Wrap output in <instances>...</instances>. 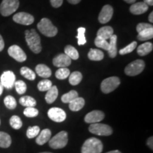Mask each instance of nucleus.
<instances>
[{
  "instance_id": "nucleus-30",
  "label": "nucleus",
  "mask_w": 153,
  "mask_h": 153,
  "mask_svg": "<svg viewBox=\"0 0 153 153\" xmlns=\"http://www.w3.org/2000/svg\"><path fill=\"white\" fill-rule=\"evenodd\" d=\"M20 73L26 79L33 81L36 79V73L33 70H30L27 67H22L20 70Z\"/></svg>"
},
{
  "instance_id": "nucleus-18",
  "label": "nucleus",
  "mask_w": 153,
  "mask_h": 153,
  "mask_svg": "<svg viewBox=\"0 0 153 153\" xmlns=\"http://www.w3.org/2000/svg\"><path fill=\"white\" fill-rule=\"evenodd\" d=\"M109 45H108V48L107 50V52L108 53L110 57L114 58L117 55V36L114 34L110 38Z\"/></svg>"
},
{
  "instance_id": "nucleus-9",
  "label": "nucleus",
  "mask_w": 153,
  "mask_h": 153,
  "mask_svg": "<svg viewBox=\"0 0 153 153\" xmlns=\"http://www.w3.org/2000/svg\"><path fill=\"white\" fill-rule=\"evenodd\" d=\"M48 116L50 119L57 123H61L66 119L67 115L64 110L57 107H53L48 111Z\"/></svg>"
},
{
  "instance_id": "nucleus-26",
  "label": "nucleus",
  "mask_w": 153,
  "mask_h": 153,
  "mask_svg": "<svg viewBox=\"0 0 153 153\" xmlns=\"http://www.w3.org/2000/svg\"><path fill=\"white\" fill-rule=\"evenodd\" d=\"M153 37V27L147 28L143 31L138 33L137 38L139 41H148V40L152 39Z\"/></svg>"
},
{
  "instance_id": "nucleus-13",
  "label": "nucleus",
  "mask_w": 153,
  "mask_h": 153,
  "mask_svg": "<svg viewBox=\"0 0 153 153\" xmlns=\"http://www.w3.org/2000/svg\"><path fill=\"white\" fill-rule=\"evenodd\" d=\"M105 117L104 113L101 111L94 110L88 113L85 117V120L87 123H97L100 122L104 119Z\"/></svg>"
},
{
  "instance_id": "nucleus-16",
  "label": "nucleus",
  "mask_w": 153,
  "mask_h": 153,
  "mask_svg": "<svg viewBox=\"0 0 153 153\" xmlns=\"http://www.w3.org/2000/svg\"><path fill=\"white\" fill-rule=\"evenodd\" d=\"M149 6L145 2L133 3L130 7V11L133 14L140 15L146 12L148 10Z\"/></svg>"
},
{
  "instance_id": "nucleus-6",
  "label": "nucleus",
  "mask_w": 153,
  "mask_h": 153,
  "mask_svg": "<svg viewBox=\"0 0 153 153\" xmlns=\"http://www.w3.org/2000/svg\"><path fill=\"white\" fill-rule=\"evenodd\" d=\"M89 131L90 133L101 136H108L113 133V130L108 125L104 123H92L89 126Z\"/></svg>"
},
{
  "instance_id": "nucleus-11",
  "label": "nucleus",
  "mask_w": 153,
  "mask_h": 153,
  "mask_svg": "<svg viewBox=\"0 0 153 153\" xmlns=\"http://www.w3.org/2000/svg\"><path fill=\"white\" fill-rule=\"evenodd\" d=\"M8 53L12 58H14L17 62H23L27 59V56H26L24 51L16 45H13L11 47H9L8 49Z\"/></svg>"
},
{
  "instance_id": "nucleus-21",
  "label": "nucleus",
  "mask_w": 153,
  "mask_h": 153,
  "mask_svg": "<svg viewBox=\"0 0 153 153\" xmlns=\"http://www.w3.org/2000/svg\"><path fill=\"white\" fill-rule=\"evenodd\" d=\"M57 96H58V89H57L56 86H52L51 89L47 91L45 99L48 104H51L56 100Z\"/></svg>"
},
{
  "instance_id": "nucleus-24",
  "label": "nucleus",
  "mask_w": 153,
  "mask_h": 153,
  "mask_svg": "<svg viewBox=\"0 0 153 153\" xmlns=\"http://www.w3.org/2000/svg\"><path fill=\"white\" fill-rule=\"evenodd\" d=\"M104 54L101 51L98 49H90L88 53V57L89 60L93 61H100L104 59Z\"/></svg>"
},
{
  "instance_id": "nucleus-45",
  "label": "nucleus",
  "mask_w": 153,
  "mask_h": 153,
  "mask_svg": "<svg viewBox=\"0 0 153 153\" xmlns=\"http://www.w3.org/2000/svg\"><path fill=\"white\" fill-rule=\"evenodd\" d=\"M4 48V41L2 36L0 35V52L2 51Z\"/></svg>"
},
{
  "instance_id": "nucleus-34",
  "label": "nucleus",
  "mask_w": 153,
  "mask_h": 153,
  "mask_svg": "<svg viewBox=\"0 0 153 153\" xmlns=\"http://www.w3.org/2000/svg\"><path fill=\"white\" fill-rule=\"evenodd\" d=\"M85 32L86 28L84 27H79L77 29V36L76 38L78 39V45H85L87 43V39L85 37Z\"/></svg>"
},
{
  "instance_id": "nucleus-33",
  "label": "nucleus",
  "mask_w": 153,
  "mask_h": 153,
  "mask_svg": "<svg viewBox=\"0 0 153 153\" xmlns=\"http://www.w3.org/2000/svg\"><path fill=\"white\" fill-rule=\"evenodd\" d=\"M9 123H10L11 127L15 130L20 129L23 125L22 119L18 116H11L10 120H9Z\"/></svg>"
},
{
  "instance_id": "nucleus-4",
  "label": "nucleus",
  "mask_w": 153,
  "mask_h": 153,
  "mask_svg": "<svg viewBox=\"0 0 153 153\" xmlns=\"http://www.w3.org/2000/svg\"><path fill=\"white\" fill-rule=\"evenodd\" d=\"M49 145L53 149H62L68 143V134L66 131H60L50 139Z\"/></svg>"
},
{
  "instance_id": "nucleus-10",
  "label": "nucleus",
  "mask_w": 153,
  "mask_h": 153,
  "mask_svg": "<svg viewBox=\"0 0 153 153\" xmlns=\"http://www.w3.org/2000/svg\"><path fill=\"white\" fill-rule=\"evenodd\" d=\"M16 82V76L14 73L11 71L4 72L0 77V82L3 85L4 88L7 89H12Z\"/></svg>"
},
{
  "instance_id": "nucleus-3",
  "label": "nucleus",
  "mask_w": 153,
  "mask_h": 153,
  "mask_svg": "<svg viewBox=\"0 0 153 153\" xmlns=\"http://www.w3.org/2000/svg\"><path fill=\"white\" fill-rule=\"evenodd\" d=\"M38 30L47 37H54L57 33V28L54 26L50 19H42L37 25Z\"/></svg>"
},
{
  "instance_id": "nucleus-25",
  "label": "nucleus",
  "mask_w": 153,
  "mask_h": 153,
  "mask_svg": "<svg viewBox=\"0 0 153 153\" xmlns=\"http://www.w3.org/2000/svg\"><path fill=\"white\" fill-rule=\"evenodd\" d=\"M11 144V136L4 132L0 131V148H7Z\"/></svg>"
},
{
  "instance_id": "nucleus-39",
  "label": "nucleus",
  "mask_w": 153,
  "mask_h": 153,
  "mask_svg": "<svg viewBox=\"0 0 153 153\" xmlns=\"http://www.w3.org/2000/svg\"><path fill=\"white\" fill-rule=\"evenodd\" d=\"M137 43L136 41L132 42L131 43H130L129 45H128L127 46H126L124 48L120 49L119 51V54L123 55L128 54V53H131L135 49V48L137 47Z\"/></svg>"
},
{
  "instance_id": "nucleus-1",
  "label": "nucleus",
  "mask_w": 153,
  "mask_h": 153,
  "mask_svg": "<svg viewBox=\"0 0 153 153\" xmlns=\"http://www.w3.org/2000/svg\"><path fill=\"white\" fill-rule=\"evenodd\" d=\"M26 41L30 51L36 54L41 53L42 50L41 38L34 29L27 30L25 32Z\"/></svg>"
},
{
  "instance_id": "nucleus-20",
  "label": "nucleus",
  "mask_w": 153,
  "mask_h": 153,
  "mask_svg": "<svg viewBox=\"0 0 153 153\" xmlns=\"http://www.w3.org/2000/svg\"><path fill=\"white\" fill-rule=\"evenodd\" d=\"M36 72L38 76L43 78H48L52 74L51 70L45 65L39 64L36 67Z\"/></svg>"
},
{
  "instance_id": "nucleus-5",
  "label": "nucleus",
  "mask_w": 153,
  "mask_h": 153,
  "mask_svg": "<svg viewBox=\"0 0 153 153\" xmlns=\"http://www.w3.org/2000/svg\"><path fill=\"white\" fill-rule=\"evenodd\" d=\"M19 7V0H2L0 5V13L4 16H9L14 13Z\"/></svg>"
},
{
  "instance_id": "nucleus-53",
  "label": "nucleus",
  "mask_w": 153,
  "mask_h": 153,
  "mask_svg": "<svg viewBox=\"0 0 153 153\" xmlns=\"http://www.w3.org/2000/svg\"><path fill=\"white\" fill-rule=\"evenodd\" d=\"M0 124H1V120H0Z\"/></svg>"
},
{
  "instance_id": "nucleus-7",
  "label": "nucleus",
  "mask_w": 153,
  "mask_h": 153,
  "mask_svg": "<svg viewBox=\"0 0 153 153\" xmlns=\"http://www.w3.org/2000/svg\"><path fill=\"white\" fill-rule=\"evenodd\" d=\"M120 79L117 76H111L103 80L101 84V89L103 93L109 94L114 91L120 85Z\"/></svg>"
},
{
  "instance_id": "nucleus-29",
  "label": "nucleus",
  "mask_w": 153,
  "mask_h": 153,
  "mask_svg": "<svg viewBox=\"0 0 153 153\" xmlns=\"http://www.w3.org/2000/svg\"><path fill=\"white\" fill-rule=\"evenodd\" d=\"M65 54L68 55L71 60H77L79 58V53L75 48L72 45H67L65 48Z\"/></svg>"
},
{
  "instance_id": "nucleus-31",
  "label": "nucleus",
  "mask_w": 153,
  "mask_h": 153,
  "mask_svg": "<svg viewBox=\"0 0 153 153\" xmlns=\"http://www.w3.org/2000/svg\"><path fill=\"white\" fill-rule=\"evenodd\" d=\"M78 97V93L75 90H71L68 93L65 94L61 97V100L63 103H70L72 100Z\"/></svg>"
},
{
  "instance_id": "nucleus-52",
  "label": "nucleus",
  "mask_w": 153,
  "mask_h": 153,
  "mask_svg": "<svg viewBox=\"0 0 153 153\" xmlns=\"http://www.w3.org/2000/svg\"><path fill=\"white\" fill-rule=\"evenodd\" d=\"M41 153H52V152H41Z\"/></svg>"
},
{
  "instance_id": "nucleus-49",
  "label": "nucleus",
  "mask_w": 153,
  "mask_h": 153,
  "mask_svg": "<svg viewBox=\"0 0 153 153\" xmlns=\"http://www.w3.org/2000/svg\"><path fill=\"white\" fill-rule=\"evenodd\" d=\"M3 90H4V87L3 85H1V82H0V96H1V94L3 93Z\"/></svg>"
},
{
  "instance_id": "nucleus-32",
  "label": "nucleus",
  "mask_w": 153,
  "mask_h": 153,
  "mask_svg": "<svg viewBox=\"0 0 153 153\" xmlns=\"http://www.w3.org/2000/svg\"><path fill=\"white\" fill-rule=\"evenodd\" d=\"M70 74V71L67 68H60L55 72V76L58 79H65Z\"/></svg>"
},
{
  "instance_id": "nucleus-38",
  "label": "nucleus",
  "mask_w": 153,
  "mask_h": 153,
  "mask_svg": "<svg viewBox=\"0 0 153 153\" xmlns=\"http://www.w3.org/2000/svg\"><path fill=\"white\" fill-rule=\"evenodd\" d=\"M40 131H41L40 128L37 126H30V127H28L27 131H26V136L30 139L37 137L40 133Z\"/></svg>"
},
{
  "instance_id": "nucleus-48",
  "label": "nucleus",
  "mask_w": 153,
  "mask_h": 153,
  "mask_svg": "<svg viewBox=\"0 0 153 153\" xmlns=\"http://www.w3.org/2000/svg\"><path fill=\"white\" fill-rule=\"evenodd\" d=\"M148 20H149V22H150V23H152L153 22V12H152V11L150 13V14L149 15Z\"/></svg>"
},
{
  "instance_id": "nucleus-27",
  "label": "nucleus",
  "mask_w": 153,
  "mask_h": 153,
  "mask_svg": "<svg viewBox=\"0 0 153 153\" xmlns=\"http://www.w3.org/2000/svg\"><path fill=\"white\" fill-rule=\"evenodd\" d=\"M19 103L25 107H35L36 105V99L30 96H24L21 97Z\"/></svg>"
},
{
  "instance_id": "nucleus-17",
  "label": "nucleus",
  "mask_w": 153,
  "mask_h": 153,
  "mask_svg": "<svg viewBox=\"0 0 153 153\" xmlns=\"http://www.w3.org/2000/svg\"><path fill=\"white\" fill-rule=\"evenodd\" d=\"M51 135H52V133H51V130L48 128L40 131L39 134H38L37 137H36V143L39 145H43L45 144V143L50 140V139L51 137Z\"/></svg>"
},
{
  "instance_id": "nucleus-43",
  "label": "nucleus",
  "mask_w": 153,
  "mask_h": 153,
  "mask_svg": "<svg viewBox=\"0 0 153 153\" xmlns=\"http://www.w3.org/2000/svg\"><path fill=\"white\" fill-rule=\"evenodd\" d=\"M63 0H51V4L54 8H58L62 6Z\"/></svg>"
},
{
  "instance_id": "nucleus-23",
  "label": "nucleus",
  "mask_w": 153,
  "mask_h": 153,
  "mask_svg": "<svg viewBox=\"0 0 153 153\" xmlns=\"http://www.w3.org/2000/svg\"><path fill=\"white\" fill-rule=\"evenodd\" d=\"M152 43H150V42H147V43L141 44L140 45L137 47V53L140 56H145V55L149 54L152 51Z\"/></svg>"
},
{
  "instance_id": "nucleus-12",
  "label": "nucleus",
  "mask_w": 153,
  "mask_h": 153,
  "mask_svg": "<svg viewBox=\"0 0 153 153\" xmlns=\"http://www.w3.org/2000/svg\"><path fill=\"white\" fill-rule=\"evenodd\" d=\"M13 20L17 24L28 26L34 22V17L28 13L19 12L13 16Z\"/></svg>"
},
{
  "instance_id": "nucleus-15",
  "label": "nucleus",
  "mask_w": 153,
  "mask_h": 153,
  "mask_svg": "<svg viewBox=\"0 0 153 153\" xmlns=\"http://www.w3.org/2000/svg\"><path fill=\"white\" fill-rule=\"evenodd\" d=\"M71 59L65 53L57 55L53 60L54 66L57 68H67L71 65Z\"/></svg>"
},
{
  "instance_id": "nucleus-2",
  "label": "nucleus",
  "mask_w": 153,
  "mask_h": 153,
  "mask_svg": "<svg viewBox=\"0 0 153 153\" xmlns=\"http://www.w3.org/2000/svg\"><path fill=\"white\" fill-rule=\"evenodd\" d=\"M103 143L97 137H90L84 143L82 147V153H101Z\"/></svg>"
},
{
  "instance_id": "nucleus-50",
  "label": "nucleus",
  "mask_w": 153,
  "mask_h": 153,
  "mask_svg": "<svg viewBox=\"0 0 153 153\" xmlns=\"http://www.w3.org/2000/svg\"><path fill=\"white\" fill-rule=\"evenodd\" d=\"M124 1L128 4H133L135 2V1H136V0H124Z\"/></svg>"
},
{
  "instance_id": "nucleus-44",
  "label": "nucleus",
  "mask_w": 153,
  "mask_h": 153,
  "mask_svg": "<svg viewBox=\"0 0 153 153\" xmlns=\"http://www.w3.org/2000/svg\"><path fill=\"white\" fill-rule=\"evenodd\" d=\"M147 145H148V147L151 149V150H153V137H152V136L149 137L148 141H147Z\"/></svg>"
},
{
  "instance_id": "nucleus-14",
  "label": "nucleus",
  "mask_w": 153,
  "mask_h": 153,
  "mask_svg": "<svg viewBox=\"0 0 153 153\" xmlns=\"http://www.w3.org/2000/svg\"><path fill=\"white\" fill-rule=\"evenodd\" d=\"M114 14V9L110 5L104 6L99 15V22L101 24H106L111 19Z\"/></svg>"
},
{
  "instance_id": "nucleus-41",
  "label": "nucleus",
  "mask_w": 153,
  "mask_h": 153,
  "mask_svg": "<svg viewBox=\"0 0 153 153\" xmlns=\"http://www.w3.org/2000/svg\"><path fill=\"white\" fill-rule=\"evenodd\" d=\"M24 114L28 118H34L38 115V110L34 107H26L24 111Z\"/></svg>"
},
{
  "instance_id": "nucleus-51",
  "label": "nucleus",
  "mask_w": 153,
  "mask_h": 153,
  "mask_svg": "<svg viewBox=\"0 0 153 153\" xmlns=\"http://www.w3.org/2000/svg\"><path fill=\"white\" fill-rule=\"evenodd\" d=\"M106 153H121V152H120L119 150H112V151H110V152H108Z\"/></svg>"
},
{
  "instance_id": "nucleus-42",
  "label": "nucleus",
  "mask_w": 153,
  "mask_h": 153,
  "mask_svg": "<svg viewBox=\"0 0 153 153\" xmlns=\"http://www.w3.org/2000/svg\"><path fill=\"white\" fill-rule=\"evenodd\" d=\"M152 27V25L150 24H146V23H140V24H138L137 26L136 30L137 33H140V32L143 31L147 28H150Z\"/></svg>"
},
{
  "instance_id": "nucleus-22",
  "label": "nucleus",
  "mask_w": 153,
  "mask_h": 153,
  "mask_svg": "<svg viewBox=\"0 0 153 153\" xmlns=\"http://www.w3.org/2000/svg\"><path fill=\"white\" fill-rule=\"evenodd\" d=\"M114 35V29L111 26H103L97 31V36L103 39L108 40Z\"/></svg>"
},
{
  "instance_id": "nucleus-40",
  "label": "nucleus",
  "mask_w": 153,
  "mask_h": 153,
  "mask_svg": "<svg viewBox=\"0 0 153 153\" xmlns=\"http://www.w3.org/2000/svg\"><path fill=\"white\" fill-rule=\"evenodd\" d=\"M94 43L97 47L99 48L106 50V51L108 50V45H109V43L107 42L106 40L103 39V38H101L100 37H98V36H97V38H95Z\"/></svg>"
},
{
  "instance_id": "nucleus-36",
  "label": "nucleus",
  "mask_w": 153,
  "mask_h": 153,
  "mask_svg": "<svg viewBox=\"0 0 153 153\" xmlns=\"http://www.w3.org/2000/svg\"><path fill=\"white\" fill-rule=\"evenodd\" d=\"M53 86L52 82L49 79H43L38 84V89L41 91H47Z\"/></svg>"
},
{
  "instance_id": "nucleus-28",
  "label": "nucleus",
  "mask_w": 153,
  "mask_h": 153,
  "mask_svg": "<svg viewBox=\"0 0 153 153\" xmlns=\"http://www.w3.org/2000/svg\"><path fill=\"white\" fill-rule=\"evenodd\" d=\"M69 82L71 85L75 86L79 85L82 79V74L79 72H73L69 75Z\"/></svg>"
},
{
  "instance_id": "nucleus-47",
  "label": "nucleus",
  "mask_w": 153,
  "mask_h": 153,
  "mask_svg": "<svg viewBox=\"0 0 153 153\" xmlns=\"http://www.w3.org/2000/svg\"><path fill=\"white\" fill-rule=\"evenodd\" d=\"M146 4H148V6H152L153 5V0H144V1Z\"/></svg>"
},
{
  "instance_id": "nucleus-19",
  "label": "nucleus",
  "mask_w": 153,
  "mask_h": 153,
  "mask_svg": "<svg viewBox=\"0 0 153 153\" xmlns=\"http://www.w3.org/2000/svg\"><path fill=\"white\" fill-rule=\"evenodd\" d=\"M85 101L82 97H76L71 102L69 103V108L72 111H79L85 106Z\"/></svg>"
},
{
  "instance_id": "nucleus-8",
  "label": "nucleus",
  "mask_w": 153,
  "mask_h": 153,
  "mask_svg": "<svg viewBox=\"0 0 153 153\" xmlns=\"http://www.w3.org/2000/svg\"><path fill=\"white\" fill-rule=\"evenodd\" d=\"M145 66V62L143 60H136L126 67L125 73L128 76H136L143 71Z\"/></svg>"
},
{
  "instance_id": "nucleus-35",
  "label": "nucleus",
  "mask_w": 153,
  "mask_h": 153,
  "mask_svg": "<svg viewBox=\"0 0 153 153\" xmlns=\"http://www.w3.org/2000/svg\"><path fill=\"white\" fill-rule=\"evenodd\" d=\"M4 105L9 109H14L16 107V101L12 96H7L4 99Z\"/></svg>"
},
{
  "instance_id": "nucleus-37",
  "label": "nucleus",
  "mask_w": 153,
  "mask_h": 153,
  "mask_svg": "<svg viewBox=\"0 0 153 153\" xmlns=\"http://www.w3.org/2000/svg\"><path fill=\"white\" fill-rule=\"evenodd\" d=\"M14 87L16 89V92L19 94H24L26 91L27 89V86H26V83L22 80H19V81L15 82Z\"/></svg>"
},
{
  "instance_id": "nucleus-46",
  "label": "nucleus",
  "mask_w": 153,
  "mask_h": 153,
  "mask_svg": "<svg viewBox=\"0 0 153 153\" xmlns=\"http://www.w3.org/2000/svg\"><path fill=\"white\" fill-rule=\"evenodd\" d=\"M68 2L72 4H76L79 3L81 0H68Z\"/></svg>"
}]
</instances>
